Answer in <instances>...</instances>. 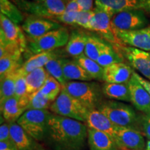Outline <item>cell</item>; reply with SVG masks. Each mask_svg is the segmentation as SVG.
<instances>
[{"label":"cell","mask_w":150,"mask_h":150,"mask_svg":"<svg viewBox=\"0 0 150 150\" xmlns=\"http://www.w3.org/2000/svg\"><path fill=\"white\" fill-rule=\"evenodd\" d=\"M46 138L55 150H82L88 138V127L82 122L52 114Z\"/></svg>","instance_id":"6da1fadb"},{"label":"cell","mask_w":150,"mask_h":150,"mask_svg":"<svg viewBox=\"0 0 150 150\" xmlns=\"http://www.w3.org/2000/svg\"><path fill=\"white\" fill-rule=\"evenodd\" d=\"M117 127H127L141 132V122L139 121L134 108L128 104L117 101H106L98 109Z\"/></svg>","instance_id":"7a4b0ae2"},{"label":"cell","mask_w":150,"mask_h":150,"mask_svg":"<svg viewBox=\"0 0 150 150\" xmlns=\"http://www.w3.org/2000/svg\"><path fill=\"white\" fill-rule=\"evenodd\" d=\"M63 88L90 111L98 109L103 102L102 88L95 82L68 81Z\"/></svg>","instance_id":"3957f363"},{"label":"cell","mask_w":150,"mask_h":150,"mask_svg":"<svg viewBox=\"0 0 150 150\" xmlns=\"http://www.w3.org/2000/svg\"><path fill=\"white\" fill-rule=\"evenodd\" d=\"M50 110L54 115L71 118L86 123L90 110L79 101L62 89L61 93L50 106Z\"/></svg>","instance_id":"277c9868"},{"label":"cell","mask_w":150,"mask_h":150,"mask_svg":"<svg viewBox=\"0 0 150 150\" xmlns=\"http://www.w3.org/2000/svg\"><path fill=\"white\" fill-rule=\"evenodd\" d=\"M52 112L48 110H27L17 123L36 141L46 138L48 122Z\"/></svg>","instance_id":"5b68a950"},{"label":"cell","mask_w":150,"mask_h":150,"mask_svg":"<svg viewBox=\"0 0 150 150\" xmlns=\"http://www.w3.org/2000/svg\"><path fill=\"white\" fill-rule=\"evenodd\" d=\"M70 35V32L67 28L61 27L37 38L30 39L28 48L33 55L53 51L57 48L66 46Z\"/></svg>","instance_id":"8992f818"},{"label":"cell","mask_w":150,"mask_h":150,"mask_svg":"<svg viewBox=\"0 0 150 150\" xmlns=\"http://www.w3.org/2000/svg\"><path fill=\"white\" fill-rule=\"evenodd\" d=\"M149 23L145 13L142 11H125L114 15L111 18L113 28L120 31H134L147 27Z\"/></svg>","instance_id":"52a82bcc"},{"label":"cell","mask_w":150,"mask_h":150,"mask_svg":"<svg viewBox=\"0 0 150 150\" xmlns=\"http://www.w3.org/2000/svg\"><path fill=\"white\" fill-rule=\"evenodd\" d=\"M95 7L110 16L125 11H142L150 14V0H95Z\"/></svg>","instance_id":"ba28073f"},{"label":"cell","mask_w":150,"mask_h":150,"mask_svg":"<svg viewBox=\"0 0 150 150\" xmlns=\"http://www.w3.org/2000/svg\"><path fill=\"white\" fill-rule=\"evenodd\" d=\"M94 16L91 22V31H96L102 38L119 47L124 44L118 38L111 24L112 17L106 11L97 7L94 8Z\"/></svg>","instance_id":"9c48e42d"},{"label":"cell","mask_w":150,"mask_h":150,"mask_svg":"<svg viewBox=\"0 0 150 150\" xmlns=\"http://www.w3.org/2000/svg\"><path fill=\"white\" fill-rule=\"evenodd\" d=\"M118 149L123 150H143L146 149L145 137L139 131L127 127H117L115 138Z\"/></svg>","instance_id":"30bf717a"},{"label":"cell","mask_w":150,"mask_h":150,"mask_svg":"<svg viewBox=\"0 0 150 150\" xmlns=\"http://www.w3.org/2000/svg\"><path fill=\"white\" fill-rule=\"evenodd\" d=\"M61 27L59 22L33 15H29L22 26V30L29 39L37 38Z\"/></svg>","instance_id":"8fae6325"},{"label":"cell","mask_w":150,"mask_h":150,"mask_svg":"<svg viewBox=\"0 0 150 150\" xmlns=\"http://www.w3.org/2000/svg\"><path fill=\"white\" fill-rule=\"evenodd\" d=\"M115 31L124 45L150 52V26L134 31H125L115 29Z\"/></svg>","instance_id":"7c38bea8"},{"label":"cell","mask_w":150,"mask_h":150,"mask_svg":"<svg viewBox=\"0 0 150 150\" xmlns=\"http://www.w3.org/2000/svg\"><path fill=\"white\" fill-rule=\"evenodd\" d=\"M122 53L130 65L150 81L149 52L132 47H121Z\"/></svg>","instance_id":"4fadbf2b"},{"label":"cell","mask_w":150,"mask_h":150,"mask_svg":"<svg viewBox=\"0 0 150 150\" xmlns=\"http://www.w3.org/2000/svg\"><path fill=\"white\" fill-rule=\"evenodd\" d=\"M131 102L137 110L145 114L150 112V94L133 73L128 82Z\"/></svg>","instance_id":"5bb4252c"},{"label":"cell","mask_w":150,"mask_h":150,"mask_svg":"<svg viewBox=\"0 0 150 150\" xmlns=\"http://www.w3.org/2000/svg\"><path fill=\"white\" fill-rule=\"evenodd\" d=\"M29 98L19 99L13 97L1 104V116L6 122H16L22 114L27 110Z\"/></svg>","instance_id":"9a60e30c"},{"label":"cell","mask_w":150,"mask_h":150,"mask_svg":"<svg viewBox=\"0 0 150 150\" xmlns=\"http://www.w3.org/2000/svg\"><path fill=\"white\" fill-rule=\"evenodd\" d=\"M0 33H2L9 42L16 45L24 51L27 47V42L22 29L2 14L0 15Z\"/></svg>","instance_id":"2e32d148"},{"label":"cell","mask_w":150,"mask_h":150,"mask_svg":"<svg viewBox=\"0 0 150 150\" xmlns=\"http://www.w3.org/2000/svg\"><path fill=\"white\" fill-rule=\"evenodd\" d=\"M86 124L88 128L104 132L109 135L113 140L115 138L117 126L114 125L99 110H93L89 112Z\"/></svg>","instance_id":"e0dca14e"},{"label":"cell","mask_w":150,"mask_h":150,"mask_svg":"<svg viewBox=\"0 0 150 150\" xmlns=\"http://www.w3.org/2000/svg\"><path fill=\"white\" fill-rule=\"evenodd\" d=\"M133 71L124 63H117L104 67V81L110 83H127L131 79Z\"/></svg>","instance_id":"ac0fdd59"},{"label":"cell","mask_w":150,"mask_h":150,"mask_svg":"<svg viewBox=\"0 0 150 150\" xmlns=\"http://www.w3.org/2000/svg\"><path fill=\"white\" fill-rule=\"evenodd\" d=\"M88 145L90 150H117L115 141L109 135L88 128Z\"/></svg>","instance_id":"d6986e66"},{"label":"cell","mask_w":150,"mask_h":150,"mask_svg":"<svg viewBox=\"0 0 150 150\" xmlns=\"http://www.w3.org/2000/svg\"><path fill=\"white\" fill-rule=\"evenodd\" d=\"M11 136L19 150H36V140L33 138L27 131L24 130L18 123H9Z\"/></svg>","instance_id":"ffe728a7"},{"label":"cell","mask_w":150,"mask_h":150,"mask_svg":"<svg viewBox=\"0 0 150 150\" xmlns=\"http://www.w3.org/2000/svg\"><path fill=\"white\" fill-rule=\"evenodd\" d=\"M63 74L67 81H91L93 78L76 60H63Z\"/></svg>","instance_id":"44dd1931"},{"label":"cell","mask_w":150,"mask_h":150,"mask_svg":"<svg viewBox=\"0 0 150 150\" xmlns=\"http://www.w3.org/2000/svg\"><path fill=\"white\" fill-rule=\"evenodd\" d=\"M58 56L56 52L54 51H49L42 53L34 54L30 57L27 61H25L18 70L20 74L25 76L32 71L36 69L45 67L47 63L52 58Z\"/></svg>","instance_id":"7402d4cb"},{"label":"cell","mask_w":150,"mask_h":150,"mask_svg":"<svg viewBox=\"0 0 150 150\" xmlns=\"http://www.w3.org/2000/svg\"><path fill=\"white\" fill-rule=\"evenodd\" d=\"M21 11L29 15L52 20V16L47 8L44 1H29V0H11Z\"/></svg>","instance_id":"603a6c76"},{"label":"cell","mask_w":150,"mask_h":150,"mask_svg":"<svg viewBox=\"0 0 150 150\" xmlns=\"http://www.w3.org/2000/svg\"><path fill=\"white\" fill-rule=\"evenodd\" d=\"M88 36L81 31H73L65 46V51L74 59L83 54Z\"/></svg>","instance_id":"cb8c5ba5"},{"label":"cell","mask_w":150,"mask_h":150,"mask_svg":"<svg viewBox=\"0 0 150 150\" xmlns=\"http://www.w3.org/2000/svg\"><path fill=\"white\" fill-rule=\"evenodd\" d=\"M49 76L50 74L47 72L45 67L36 69L26 75L25 78L28 95L31 97L34 94L40 91Z\"/></svg>","instance_id":"d4e9b609"},{"label":"cell","mask_w":150,"mask_h":150,"mask_svg":"<svg viewBox=\"0 0 150 150\" xmlns=\"http://www.w3.org/2000/svg\"><path fill=\"white\" fill-rule=\"evenodd\" d=\"M102 92L104 96L109 99L131 102L130 93H129L128 83H105L102 86Z\"/></svg>","instance_id":"484cf974"},{"label":"cell","mask_w":150,"mask_h":150,"mask_svg":"<svg viewBox=\"0 0 150 150\" xmlns=\"http://www.w3.org/2000/svg\"><path fill=\"white\" fill-rule=\"evenodd\" d=\"M18 76V70L13 71L1 77V88H0V103L11 97H15L16 82Z\"/></svg>","instance_id":"4316f807"},{"label":"cell","mask_w":150,"mask_h":150,"mask_svg":"<svg viewBox=\"0 0 150 150\" xmlns=\"http://www.w3.org/2000/svg\"><path fill=\"white\" fill-rule=\"evenodd\" d=\"M75 60L83 67L93 79L104 81V67L96 61L89 59L84 54L75 58Z\"/></svg>","instance_id":"83f0119b"},{"label":"cell","mask_w":150,"mask_h":150,"mask_svg":"<svg viewBox=\"0 0 150 150\" xmlns=\"http://www.w3.org/2000/svg\"><path fill=\"white\" fill-rule=\"evenodd\" d=\"M22 52L9 54L0 59V77L21 67Z\"/></svg>","instance_id":"f1b7e54d"},{"label":"cell","mask_w":150,"mask_h":150,"mask_svg":"<svg viewBox=\"0 0 150 150\" xmlns=\"http://www.w3.org/2000/svg\"><path fill=\"white\" fill-rule=\"evenodd\" d=\"M63 59L59 58V56L52 58L47 63L45 69L50 76L55 78L63 87L68 81L63 74Z\"/></svg>","instance_id":"f546056e"},{"label":"cell","mask_w":150,"mask_h":150,"mask_svg":"<svg viewBox=\"0 0 150 150\" xmlns=\"http://www.w3.org/2000/svg\"><path fill=\"white\" fill-rule=\"evenodd\" d=\"M0 12L17 24L21 23L24 20L22 11L13 2L9 0H0Z\"/></svg>","instance_id":"4dcf8cb0"},{"label":"cell","mask_w":150,"mask_h":150,"mask_svg":"<svg viewBox=\"0 0 150 150\" xmlns=\"http://www.w3.org/2000/svg\"><path fill=\"white\" fill-rule=\"evenodd\" d=\"M106 45L107 43L103 42L102 39L89 35L83 54L89 59L97 61L101 52Z\"/></svg>","instance_id":"1f68e13d"},{"label":"cell","mask_w":150,"mask_h":150,"mask_svg":"<svg viewBox=\"0 0 150 150\" xmlns=\"http://www.w3.org/2000/svg\"><path fill=\"white\" fill-rule=\"evenodd\" d=\"M97 62L101 66L105 67L117 63H122V58L109 45H106L101 52Z\"/></svg>","instance_id":"d6a6232c"},{"label":"cell","mask_w":150,"mask_h":150,"mask_svg":"<svg viewBox=\"0 0 150 150\" xmlns=\"http://www.w3.org/2000/svg\"><path fill=\"white\" fill-rule=\"evenodd\" d=\"M62 89L63 86L55 78L50 75L40 92L54 102L61 93Z\"/></svg>","instance_id":"836d02e7"},{"label":"cell","mask_w":150,"mask_h":150,"mask_svg":"<svg viewBox=\"0 0 150 150\" xmlns=\"http://www.w3.org/2000/svg\"><path fill=\"white\" fill-rule=\"evenodd\" d=\"M53 102L48 97L42 95L38 91L33 96H31L29 104L27 106V110H47L50 109Z\"/></svg>","instance_id":"e575fe53"},{"label":"cell","mask_w":150,"mask_h":150,"mask_svg":"<svg viewBox=\"0 0 150 150\" xmlns=\"http://www.w3.org/2000/svg\"><path fill=\"white\" fill-rule=\"evenodd\" d=\"M52 18L63 14L66 8V0H43Z\"/></svg>","instance_id":"d590c367"},{"label":"cell","mask_w":150,"mask_h":150,"mask_svg":"<svg viewBox=\"0 0 150 150\" xmlns=\"http://www.w3.org/2000/svg\"><path fill=\"white\" fill-rule=\"evenodd\" d=\"M94 16L93 10L79 11L76 20V25L91 31V22Z\"/></svg>","instance_id":"8d00e7d4"},{"label":"cell","mask_w":150,"mask_h":150,"mask_svg":"<svg viewBox=\"0 0 150 150\" xmlns=\"http://www.w3.org/2000/svg\"><path fill=\"white\" fill-rule=\"evenodd\" d=\"M15 97H16L17 98L19 99L26 98L31 99V97L29 96L27 94V83H26L25 76L20 74L19 73L16 82Z\"/></svg>","instance_id":"74e56055"},{"label":"cell","mask_w":150,"mask_h":150,"mask_svg":"<svg viewBox=\"0 0 150 150\" xmlns=\"http://www.w3.org/2000/svg\"><path fill=\"white\" fill-rule=\"evenodd\" d=\"M78 11H65L63 14L54 18L52 20L59 21L69 25H76V20Z\"/></svg>","instance_id":"f35d334b"},{"label":"cell","mask_w":150,"mask_h":150,"mask_svg":"<svg viewBox=\"0 0 150 150\" xmlns=\"http://www.w3.org/2000/svg\"><path fill=\"white\" fill-rule=\"evenodd\" d=\"M142 132L143 136L150 140V112L145 114L142 117L141 121V133Z\"/></svg>","instance_id":"ab89813d"},{"label":"cell","mask_w":150,"mask_h":150,"mask_svg":"<svg viewBox=\"0 0 150 150\" xmlns=\"http://www.w3.org/2000/svg\"><path fill=\"white\" fill-rule=\"evenodd\" d=\"M12 140L8 122H4L0 126V141Z\"/></svg>","instance_id":"60d3db41"},{"label":"cell","mask_w":150,"mask_h":150,"mask_svg":"<svg viewBox=\"0 0 150 150\" xmlns=\"http://www.w3.org/2000/svg\"><path fill=\"white\" fill-rule=\"evenodd\" d=\"M67 0H66V1ZM77 3L79 11H91L93 5V0H74Z\"/></svg>","instance_id":"b9f144b4"},{"label":"cell","mask_w":150,"mask_h":150,"mask_svg":"<svg viewBox=\"0 0 150 150\" xmlns=\"http://www.w3.org/2000/svg\"><path fill=\"white\" fill-rule=\"evenodd\" d=\"M0 150H19L13 140L0 141Z\"/></svg>","instance_id":"7bdbcfd3"},{"label":"cell","mask_w":150,"mask_h":150,"mask_svg":"<svg viewBox=\"0 0 150 150\" xmlns=\"http://www.w3.org/2000/svg\"><path fill=\"white\" fill-rule=\"evenodd\" d=\"M133 73H134V76L137 78V79L139 81L140 83H141L142 85L144 86V87H145V88L147 90V91H148V93L150 94V81L146 79L143 78V77H142V76H140L139 74H137V73H136V72H134Z\"/></svg>","instance_id":"ee69618b"},{"label":"cell","mask_w":150,"mask_h":150,"mask_svg":"<svg viewBox=\"0 0 150 150\" xmlns=\"http://www.w3.org/2000/svg\"><path fill=\"white\" fill-rule=\"evenodd\" d=\"M79 8L77 3L74 0H67L65 11H79Z\"/></svg>","instance_id":"f6af8a7d"},{"label":"cell","mask_w":150,"mask_h":150,"mask_svg":"<svg viewBox=\"0 0 150 150\" xmlns=\"http://www.w3.org/2000/svg\"><path fill=\"white\" fill-rule=\"evenodd\" d=\"M145 150H150V140H148V141L146 143V149Z\"/></svg>","instance_id":"bcb514c9"},{"label":"cell","mask_w":150,"mask_h":150,"mask_svg":"<svg viewBox=\"0 0 150 150\" xmlns=\"http://www.w3.org/2000/svg\"><path fill=\"white\" fill-rule=\"evenodd\" d=\"M36 150H45V149H37Z\"/></svg>","instance_id":"7dc6e473"},{"label":"cell","mask_w":150,"mask_h":150,"mask_svg":"<svg viewBox=\"0 0 150 150\" xmlns=\"http://www.w3.org/2000/svg\"><path fill=\"white\" fill-rule=\"evenodd\" d=\"M33 1H42V0H33Z\"/></svg>","instance_id":"c3c4849f"},{"label":"cell","mask_w":150,"mask_h":150,"mask_svg":"<svg viewBox=\"0 0 150 150\" xmlns=\"http://www.w3.org/2000/svg\"><path fill=\"white\" fill-rule=\"evenodd\" d=\"M149 55H150V52H149Z\"/></svg>","instance_id":"681fc988"}]
</instances>
